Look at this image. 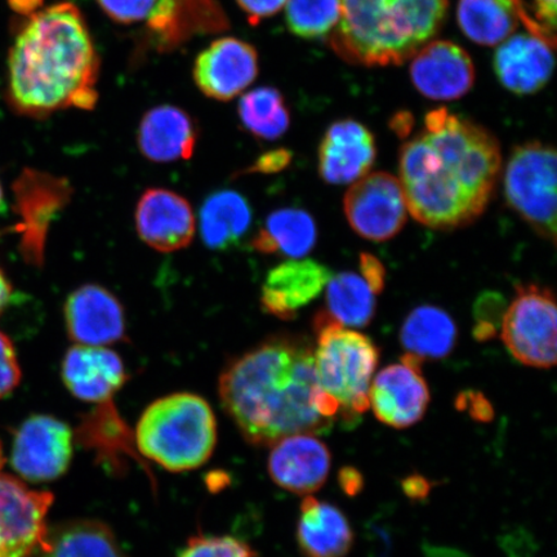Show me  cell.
Listing matches in <instances>:
<instances>
[{
  "mask_svg": "<svg viewBox=\"0 0 557 557\" xmlns=\"http://www.w3.org/2000/svg\"><path fill=\"white\" fill-rule=\"evenodd\" d=\"M424 127L400 151L408 212L431 228L468 226L483 214L496 186L503 163L497 138L445 108L430 111Z\"/></svg>",
  "mask_w": 557,
  "mask_h": 557,
  "instance_id": "7a4b0ae2",
  "label": "cell"
},
{
  "mask_svg": "<svg viewBox=\"0 0 557 557\" xmlns=\"http://www.w3.org/2000/svg\"><path fill=\"white\" fill-rule=\"evenodd\" d=\"M100 58L81 10L64 2L27 16L9 59V101L21 115L46 117L99 101Z\"/></svg>",
  "mask_w": 557,
  "mask_h": 557,
  "instance_id": "3957f363",
  "label": "cell"
},
{
  "mask_svg": "<svg viewBox=\"0 0 557 557\" xmlns=\"http://www.w3.org/2000/svg\"><path fill=\"white\" fill-rule=\"evenodd\" d=\"M239 120L244 128L257 138L274 141L288 131L289 110L281 90L260 87L244 95L238 104Z\"/></svg>",
  "mask_w": 557,
  "mask_h": 557,
  "instance_id": "1f68e13d",
  "label": "cell"
},
{
  "mask_svg": "<svg viewBox=\"0 0 557 557\" xmlns=\"http://www.w3.org/2000/svg\"><path fill=\"white\" fill-rule=\"evenodd\" d=\"M348 224L368 240L394 238L406 225L408 207L399 178L386 172L367 174L345 195Z\"/></svg>",
  "mask_w": 557,
  "mask_h": 557,
  "instance_id": "30bf717a",
  "label": "cell"
},
{
  "mask_svg": "<svg viewBox=\"0 0 557 557\" xmlns=\"http://www.w3.org/2000/svg\"><path fill=\"white\" fill-rule=\"evenodd\" d=\"M198 127L189 113L159 104L143 116L137 131V145L150 162L164 164L190 159L198 143Z\"/></svg>",
  "mask_w": 557,
  "mask_h": 557,
  "instance_id": "603a6c76",
  "label": "cell"
},
{
  "mask_svg": "<svg viewBox=\"0 0 557 557\" xmlns=\"http://www.w3.org/2000/svg\"><path fill=\"white\" fill-rule=\"evenodd\" d=\"M64 315L69 337L76 345L104 347L125 339L123 306L100 285H83L70 294Z\"/></svg>",
  "mask_w": 557,
  "mask_h": 557,
  "instance_id": "2e32d148",
  "label": "cell"
},
{
  "mask_svg": "<svg viewBox=\"0 0 557 557\" xmlns=\"http://www.w3.org/2000/svg\"><path fill=\"white\" fill-rule=\"evenodd\" d=\"M222 407L257 447L296 434H322L341 422L339 409L319 387L313 346L276 336L236 358L220 375Z\"/></svg>",
  "mask_w": 557,
  "mask_h": 557,
  "instance_id": "6da1fadb",
  "label": "cell"
},
{
  "mask_svg": "<svg viewBox=\"0 0 557 557\" xmlns=\"http://www.w3.org/2000/svg\"><path fill=\"white\" fill-rule=\"evenodd\" d=\"M270 448V478L283 490L298 496H310L325 484L332 457L330 449L315 435H290Z\"/></svg>",
  "mask_w": 557,
  "mask_h": 557,
  "instance_id": "d6986e66",
  "label": "cell"
},
{
  "mask_svg": "<svg viewBox=\"0 0 557 557\" xmlns=\"http://www.w3.org/2000/svg\"><path fill=\"white\" fill-rule=\"evenodd\" d=\"M457 17L466 37L483 46L503 44L520 26L555 35L529 15L522 0H459Z\"/></svg>",
  "mask_w": 557,
  "mask_h": 557,
  "instance_id": "cb8c5ba5",
  "label": "cell"
},
{
  "mask_svg": "<svg viewBox=\"0 0 557 557\" xmlns=\"http://www.w3.org/2000/svg\"><path fill=\"white\" fill-rule=\"evenodd\" d=\"M410 76L423 96L451 101L470 92L475 83V67L463 48L448 40H436L413 55Z\"/></svg>",
  "mask_w": 557,
  "mask_h": 557,
  "instance_id": "e0dca14e",
  "label": "cell"
},
{
  "mask_svg": "<svg viewBox=\"0 0 557 557\" xmlns=\"http://www.w3.org/2000/svg\"><path fill=\"white\" fill-rule=\"evenodd\" d=\"M428 484L421 478H410L408 482H406V491L409 496H418L417 491H420L421 496L426 494Z\"/></svg>",
  "mask_w": 557,
  "mask_h": 557,
  "instance_id": "ee69618b",
  "label": "cell"
},
{
  "mask_svg": "<svg viewBox=\"0 0 557 557\" xmlns=\"http://www.w3.org/2000/svg\"><path fill=\"white\" fill-rule=\"evenodd\" d=\"M557 312L553 292L537 284L519 285L503 320V341L520 363L534 368L556 364Z\"/></svg>",
  "mask_w": 557,
  "mask_h": 557,
  "instance_id": "ba28073f",
  "label": "cell"
},
{
  "mask_svg": "<svg viewBox=\"0 0 557 557\" xmlns=\"http://www.w3.org/2000/svg\"><path fill=\"white\" fill-rule=\"evenodd\" d=\"M236 3L246 13L250 24L259 25L262 20L281 12L287 0H236Z\"/></svg>",
  "mask_w": 557,
  "mask_h": 557,
  "instance_id": "8d00e7d4",
  "label": "cell"
},
{
  "mask_svg": "<svg viewBox=\"0 0 557 557\" xmlns=\"http://www.w3.org/2000/svg\"><path fill=\"white\" fill-rule=\"evenodd\" d=\"M297 541L305 557H345L352 547L354 533L338 507L308 496L299 512Z\"/></svg>",
  "mask_w": 557,
  "mask_h": 557,
  "instance_id": "d4e9b609",
  "label": "cell"
},
{
  "mask_svg": "<svg viewBox=\"0 0 557 557\" xmlns=\"http://www.w3.org/2000/svg\"><path fill=\"white\" fill-rule=\"evenodd\" d=\"M252 218V208L243 195L233 190L215 191L200 208L201 240L214 250L233 248L248 233Z\"/></svg>",
  "mask_w": 557,
  "mask_h": 557,
  "instance_id": "83f0119b",
  "label": "cell"
},
{
  "mask_svg": "<svg viewBox=\"0 0 557 557\" xmlns=\"http://www.w3.org/2000/svg\"><path fill=\"white\" fill-rule=\"evenodd\" d=\"M457 329L447 312L434 306H421L410 312L401 329V344L410 355L442 359L456 345Z\"/></svg>",
  "mask_w": 557,
  "mask_h": 557,
  "instance_id": "f546056e",
  "label": "cell"
},
{
  "mask_svg": "<svg viewBox=\"0 0 557 557\" xmlns=\"http://www.w3.org/2000/svg\"><path fill=\"white\" fill-rule=\"evenodd\" d=\"M51 492L34 491L18 479L0 473V554L30 557L47 532Z\"/></svg>",
  "mask_w": 557,
  "mask_h": 557,
  "instance_id": "7c38bea8",
  "label": "cell"
},
{
  "mask_svg": "<svg viewBox=\"0 0 557 557\" xmlns=\"http://www.w3.org/2000/svg\"><path fill=\"white\" fill-rule=\"evenodd\" d=\"M341 485H343L345 492L350 494V496H355L361 490V485H363V479H361L360 473L352 469L346 468L339 473Z\"/></svg>",
  "mask_w": 557,
  "mask_h": 557,
  "instance_id": "60d3db41",
  "label": "cell"
},
{
  "mask_svg": "<svg viewBox=\"0 0 557 557\" xmlns=\"http://www.w3.org/2000/svg\"><path fill=\"white\" fill-rule=\"evenodd\" d=\"M62 381L76 399L102 404L114 395L128 380L120 355L104 347L75 345L62 360Z\"/></svg>",
  "mask_w": 557,
  "mask_h": 557,
  "instance_id": "ffe728a7",
  "label": "cell"
},
{
  "mask_svg": "<svg viewBox=\"0 0 557 557\" xmlns=\"http://www.w3.org/2000/svg\"><path fill=\"white\" fill-rule=\"evenodd\" d=\"M18 224L20 253L30 267L40 269L45 263L48 232L55 218L70 203L73 186L65 177L25 169L13 184Z\"/></svg>",
  "mask_w": 557,
  "mask_h": 557,
  "instance_id": "9c48e42d",
  "label": "cell"
},
{
  "mask_svg": "<svg viewBox=\"0 0 557 557\" xmlns=\"http://www.w3.org/2000/svg\"><path fill=\"white\" fill-rule=\"evenodd\" d=\"M339 16V0H287L285 4V23L292 34L302 39L326 37Z\"/></svg>",
  "mask_w": 557,
  "mask_h": 557,
  "instance_id": "d6a6232c",
  "label": "cell"
},
{
  "mask_svg": "<svg viewBox=\"0 0 557 557\" xmlns=\"http://www.w3.org/2000/svg\"><path fill=\"white\" fill-rule=\"evenodd\" d=\"M329 35L341 59L361 66L400 65L433 39L447 17L448 0H339Z\"/></svg>",
  "mask_w": 557,
  "mask_h": 557,
  "instance_id": "277c9868",
  "label": "cell"
},
{
  "mask_svg": "<svg viewBox=\"0 0 557 557\" xmlns=\"http://www.w3.org/2000/svg\"><path fill=\"white\" fill-rule=\"evenodd\" d=\"M178 557H256L247 543L230 535H195Z\"/></svg>",
  "mask_w": 557,
  "mask_h": 557,
  "instance_id": "836d02e7",
  "label": "cell"
},
{
  "mask_svg": "<svg viewBox=\"0 0 557 557\" xmlns=\"http://www.w3.org/2000/svg\"><path fill=\"white\" fill-rule=\"evenodd\" d=\"M74 441V430L67 423L51 416H32L21 424L13 442V469L27 482H51L67 471Z\"/></svg>",
  "mask_w": 557,
  "mask_h": 557,
  "instance_id": "8fae6325",
  "label": "cell"
},
{
  "mask_svg": "<svg viewBox=\"0 0 557 557\" xmlns=\"http://www.w3.org/2000/svg\"><path fill=\"white\" fill-rule=\"evenodd\" d=\"M555 35L529 32L512 34L494 55V70L510 92H540L552 79L555 66Z\"/></svg>",
  "mask_w": 557,
  "mask_h": 557,
  "instance_id": "9a60e30c",
  "label": "cell"
},
{
  "mask_svg": "<svg viewBox=\"0 0 557 557\" xmlns=\"http://www.w3.org/2000/svg\"><path fill=\"white\" fill-rule=\"evenodd\" d=\"M290 162V152L288 150L278 149L267 152L250 165V169L244 173H276L285 169Z\"/></svg>",
  "mask_w": 557,
  "mask_h": 557,
  "instance_id": "74e56055",
  "label": "cell"
},
{
  "mask_svg": "<svg viewBox=\"0 0 557 557\" xmlns=\"http://www.w3.org/2000/svg\"><path fill=\"white\" fill-rule=\"evenodd\" d=\"M30 557H127L103 522L78 519L48 529Z\"/></svg>",
  "mask_w": 557,
  "mask_h": 557,
  "instance_id": "4316f807",
  "label": "cell"
},
{
  "mask_svg": "<svg viewBox=\"0 0 557 557\" xmlns=\"http://www.w3.org/2000/svg\"><path fill=\"white\" fill-rule=\"evenodd\" d=\"M3 205V189H2V185H0V207H2Z\"/></svg>",
  "mask_w": 557,
  "mask_h": 557,
  "instance_id": "bcb514c9",
  "label": "cell"
},
{
  "mask_svg": "<svg viewBox=\"0 0 557 557\" xmlns=\"http://www.w3.org/2000/svg\"><path fill=\"white\" fill-rule=\"evenodd\" d=\"M315 333L313 360L319 387L337 404L341 422H357L369 409L379 348L363 333L345 329L326 312L318 313Z\"/></svg>",
  "mask_w": 557,
  "mask_h": 557,
  "instance_id": "8992f818",
  "label": "cell"
},
{
  "mask_svg": "<svg viewBox=\"0 0 557 557\" xmlns=\"http://www.w3.org/2000/svg\"><path fill=\"white\" fill-rule=\"evenodd\" d=\"M332 271L313 260H289L268 274L261 292L262 309L282 320L317 299L332 278Z\"/></svg>",
  "mask_w": 557,
  "mask_h": 557,
  "instance_id": "7402d4cb",
  "label": "cell"
},
{
  "mask_svg": "<svg viewBox=\"0 0 557 557\" xmlns=\"http://www.w3.org/2000/svg\"><path fill=\"white\" fill-rule=\"evenodd\" d=\"M259 69V54L252 45L226 37L212 41L199 53L193 75L201 94L225 102L252 85Z\"/></svg>",
  "mask_w": 557,
  "mask_h": 557,
  "instance_id": "5bb4252c",
  "label": "cell"
},
{
  "mask_svg": "<svg viewBox=\"0 0 557 557\" xmlns=\"http://www.w3.org/2000/svg\"><path fill=\"white\" fill-rule=\"evenodd\" d=\"M556 151L540 141L517 146L507 162L508 206L542 238L556 242Z\"/></svg>",
  "mask_w": 557,
  "mask_h": 557,
  "instance_id": "52a82bcc",
  "label": "cell"
},
{
  "mask_svg": "<svg viewBox=\"0 0 557 557\" xmlns=\"http://www.w3.org/2000/svg\"><path fill=\"white\" fill-rule=\"evenodd\" d=\"M361 276L371 285L375 295L383 289V282H385V270H383L381 262L371 255L361 256Z\"/></svg>",
  "mask_w": 557,
  "mask_h": 557,
  "instance_id": "f35d334b",
  "label": "cell"
},
{
  "mask_svg": "<svg viewBox=\"0 0 557 557\" xmlns=\"http://www.w3.org/2000/svg\"><path fill=\"white\" fill-rule=\"evenodd\" d=\"M158 3L159 0H99L102 11L124 25L149 20Z\"/></svg>",
  "mask_w": 557,
  "mask_h": 557,
  "instance_id": "e575fe53",
  "label": "cell"
},
{
  "mask_svg": "<svg viewBox=\"0 0 557 557\" xmlns=\"http://www.w3.org/2000/svg\"><path fill=\"white\" fill-rule=\"evenodd\" d=\"M12 297V285L0 270V313L9 306Z\"/></svg>",
  "mask_w": 557,
  "mask_h": 557,
  "instance_id": "7bdbcfd3",
  "label": "cell"
},
{
  "mask_svg": "<svg viewBox=\"0 0 557 557\" xmlns=\"http://www.w3.org/2000/svg\"><path fill=\"white\" fill-rule=\"evenodd\" d=\"M317 225L302 209L283 208L271 213L253 239L261 253H278L292 260L302 259L315 246Z\"/></svg>",
  "mask_w": 557,
  "mask_h": 557,
  "instance_id": "f1b7e54d",
  "label": "cell"
},
{
  "mask_svg": "<svg viewBox=\"0 0 557 557\" xmlns=\"http://www.w3.org/2000/svg\"><path fill=\"white\" fill-rule=\"evenodd\" d=\"M135 219L139 238L163 253L189 246L197 228L189 201L165 189L146 190L138 200Z\"/></svg>",
  "mask_w": 557,
  "mask_h": 557,
  "instance_id": "ac0fdd59",
  "label": "cell"
},
{
  "mask_svg": "<svg viewBox=\"0 0 557 557\" xmlns=\"http://www.w3.org/2000/svg\"><path fill=\"white\" fill-rule=\"evenodd\" d=\"M11 9L21 16L27 17L41 10L44 0H9Z\"/></svg>",
  "mask_w": 557,
  "mask_h": 557,
  "instance_id": "b9f144b4",
  "label": "cell"
},
{
  "mask_svg": "<svg viewBox=\"0 0 557 557\" xmlns=\"http://www.w3.org/2000/svg\"><path fill=\"white\" fill-rule=\"evenodd\" d=\"M74 438L87 449L95 450L97 459L109 463L113 470L121 468L124 457L137 459L148 470L138 456L135 433L117 412L113 400L97 404L95 409L83 416Z\"/></svg>",
  "mask_w": 557,
  "mask_h": 557,
  "instance_id": "484cf974",
  "label": "cell"
},
{
  "mask_svg": "<svg viewBox=\"0 0 557 557\" xmlns=\"http://www.w3.org/2000/svg\"><path fill=\"white\" fill-rule=\"evenodd\" d=\"M420 358L407 354L401 364L388 366L375 375L369 388V407L379 421L394 429H407L422 420L430 403Z\"/></svg>",
  "mask_w": 557,
  "mask_h": 557,
  "instance_id": "4fadbf2b",
  "label": "cell"
},
{
  "mask_svg": "<svg viewBox=\"0 0 557 557\" xmlns=\"http://www.w3.org/2000/svg\"><path fill=\"white\" fill-rule=\"evenodd\" d=\"M329 315L341 325L364 329L374 317L375 292L361 275L343 273L326 284Z\"/></svg>",
  "mask_w": 557,
  "mask_h": 557,
  "instance_id": "4dcf8cb0",
  "label": "cell"
},
{
  "mask_svg": "<svg viewBox=\"0 0 557 557\" xmlns=\"http://www.w3.org/2000/svg\"><path fill=\"white\" fill-rule=\"evenodd\" d=\"M377 156L374 137L352 120L333 123L320 144L319 172L326 184L348 185L367 176Z\"/></svg>",
  "mask_w": 557,
  "mask_h": 557,
  "instance_id": "44dd1931",
  "label": "cell"
},
{
  "mask_svg": "<svg viewBox=\"0 0 557 557\" xmlns=\"http://www.w3.org/2000/svg\"><path fill=\"white\" fill-rule=\"evenodd\" d=\"M21 368L12 341L0 332V399L10 395L20 385Z\"/></svg>",
  "mask_w": 557,
  "mask_h": 557,
  "instance_id": "d590c367",
  "label": "cell"
},
{
  "mask_svg": "<svg viewBox=\"0 0 557 557\" xmlns=\"http://www.w3.org/2000/svg\"><path fill=\"white\" fill-rule=\"evenodd\" d=\"M3 462H4V458H3L2 445H0V469H2Z\"/></svg>",
  "mask_w": 557,
  "mask_h": 557,
  "instance_id": "f6af8a7d",
  "label": "cell"
},
{
  "mask_svg": "<svg viewBox=\"0 0 557 557\" xmlns=\"http://www.w3.org/2000/svg\"><path fill=\"white\" fill-rule=\"evenodd\" d=\"M138 455L171 472L199 469L213 455L218 422L200 396L177 393L146 408L137 423Z\"/></svg>",
  "mask_w": 557,
  "mask_h": 557,
  "instance_id": "5b68a950",
  "label": "cell"
},
{
  "mask_svg": "<svg viewBox=\"0 0 557 557\" xmlns=\"http://www.w3.org/2000/svg\"><path fill=\"white\" fill-rule=\"evenodd\" d=\"M556 2L557 0H534L535 20L554 34L556 30Z\"/></svg>",
  "mask_w": 557,
  "mask_h": 557,
  "instance_id": "ab89813d",
  "label": "cell"
}]
</instances>
